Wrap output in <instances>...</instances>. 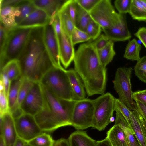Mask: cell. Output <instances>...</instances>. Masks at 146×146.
I'll list each match as a JSON object with an SVG mask.
<instances>
[{"instance_id": "cell-25", "label": "cell", "mask_w": 146, "mask_h": 146, "mask_svg": "<svg viewBox=\"0 0 146 146\" xmlns=\"http://www.w3.org/2000/svg\"><path fill=\"white\" fill-rule=\"evenodd\" d=\"M114 46V42L110 40L105 47L97 51L100 60L105 68L112 61L116 54Z\"/></svg>"}, {"instance_id": "cell-34", "label": "cell", "mask_w": 146, "mask_h": 146, "mask_svg": "<svg viewBox=\"0 0 146 146\" xmlns=\"http://www.w3.org/2000/svg\"><path fill=\"white\" fill-rule=\"evenodd\" d=\"M136 76L142 82L146 83V56L141 58L134 68Z\"/></svg>"}, {"instance_id": "cell-7", "label": "cell", "mask_w": 146, "mask_h": 146, "mask_svg": "<svg viewBox=\"0 0 146 146\" xmlns=\"http://www.w3.org/2000/svg\"><path fill=\"white\" fill-rule=\"evenodd\" d=\"M133 69L131 67L118 68L113 81L114 88L119 96L118 99L131 110H137L135 102L133 98L131 77Z\"/></svg>"}, {"instance_id": "cell-39", "label": "cell", "mask_w": 146, "mask_h": 146, "mask_svg": "<svg viewBox=\"0 0 146 146\" xmlns=\"http://www.w3.org/2000/svg\"><path fill=\"white\" fill-rule=\"evenodd\" d=\"M131 0H116L114 5L119 13L125 14L129 13L131 6Z\"/></svg>"}, {"instance_id": "cell-17", "label": "cell", "mask_w": 146, "mask_h": 146, "mask_svg": "<svg viewBox=\"0 0 146 146\" xmlns=\"http://www.w3.org/2000/svg\"><path fill=\"white\" fill-rule=\"evenodd\" d=\"M66 0H31L37 8L40 9L47 14L50 19L58 14Z\"/></svg>"}, {"instance_id": "cell-8", "label": "cell", "mask_w": 146, "mask_h": 146, "mask_svg": "<svg viewBox=\"0 0 146 146\" xmlns=\"http://www.w3.org/2000/svg\"><path fill=\"white\" fill-rule=\"evenodd\" d=\"M94 109V100L85 98L76 100L72 113L71 126L78 130L92 127Z\"/></svg>"}, {"instance_id": "cell-16", "label": "cell", "mask_w": 146, "mask_h": 146, "mask_svg": "<svg viewBox=\"0 0 146 146\" xmlns=\"http://www.w3.org/2000/svg\"><path fill=\"white\" fill-rule=\"evenodd\" d=\"M50 18L43 10L36 8L21 21L17 27L35 28L43 27L48 23Z\"/></svg>"}, {"instance_id": "cell-18", "label": "cell", "mask_w": 146, "mask_h": 146, "mask_svg": "<svg viewBox=\"0 0 146 146\" xmlns=\"http://www.w3.org/2000/svg\"><path fill=\"white\" fill-rule=\"evenodd\" d=\"M67 73L75 100H80L86 98L84 86L78 74L73 69L67 70Z\"/></svg>"}, {"instance_id": "cell-44", "label": "cell", "mask_w": 146, "mask_h": 146, "mask_svg": "<svg viewBox=\"0 0 146 146\" xmlns=\"http://www.w3.org/2000/svg\"><path fill=\"white\" fill-rule=\"evenodd\" d=\"M100 0H76L78 4L82 8L90 12Z\"/></svg>"}, {"instance_id": "cell-48", "label": "cell", "mask_w": 146, "mask_h": 146, "mask_svg": "<svg viewBox=\"0 0 146 146\" xmlns=\"http://www.w3.org/2000/svg\"><path fill=\"white\" fill-rule=\"evenodd\" d=\"M134 35L141 41L146 49V27L139 28Z\"/></svg>"}, {"instance_id": "cell-57", "label": "cell", "mask_w": 146, "mask_h": 146, "mask_svg": "<svg viewBox=\"0 0 146 146\" xmlns=\"http://www.w3.org/2000/svg\"><path fill=\"white\" fill-rule=\"evenodd\" d=\"M145 22L146 23V21H145Z\"/></svg>"}, {"instance_id": "cell-54", "label": "cell", "mask_w": 146, "mask_h": 146, "mask_svg": "<svg viewBox=\"0 0 146 146\" xmlns=\"http://www.w3.org/2000/svg\"><path fill=\"white\" fill-rule=\"evenodd\" d=\"M138 1L146 9V0H138Z\"/></svg>"}, {"instance_id": "cell-10", "label": "cell", "mask_w": 146, "mask_h": 146, "mask_svg": "<svg viewBox=\"0 0 146 146\" xmlns=\"http://www.w3.org/2000/svg\"><path fill=\"white\" fill-rule=\"evenodd\" d=\"M44 99L42 85L34 82L20 108L24 113L34 116L43 109Z\"/></svg>"}, {"instance_id": "cell-35", "label": "cell", "mask_w": 146, "mask_h": 146, "mask_svg": "<svg viewBox=\"0 0 146 146\" xmlns=\"http://www.w3.org/2000/svg\"><path fill=\"white\" fill-rule=\"evenodd\" d=\"M71 40L73 45L74 46L78 43L91 40V38L85 31L75 26L71 34Z\"/></svg>"}, {"instance_id": "cell-40", "label": "cell", "mask_w": 146, "mask_h": 146, "mask_svg": "<svg viewBox=\"0 0 146 146\" xmlns=\"http://www.w3.org/2000/svg\"><path fill=\"white\" fill-rule=\"evenodd\" d=\"M9 112L7 96L4 89H0V114L1 115Z\"/></svg>"}, {"instance_id": "cell-31", "label": "cell", "mask_w": 146, "mask_h": 146, "mask_svg": "<svg viewBox=\"0 0 146 146\" xmlns=\"http://www.w3.org/2000/svg\"><path fill=\"white\" fill-rule=\"evenodd\" d=\"M33 82L29 79L23 76L19 90L17 104L16 106L10 111L16 109H21L20 106L32 86Z\"/></svg>"}, {"instance_id": "cell-21", "label": "cell", "mask_w": 146, "mask_h": 146, "mask_svg": "<svg viewBox=\"0 0 146 146\" xmlns=\"http://www.w3.org/2000/svg\"><path fill=\"white\" fill-rule=\"evenodd\" d=\"M67 140L69 146H96V141L89 137L85 131H75Z\"/></svg>"}, {"instance_id": "cell-22", "label": "cell", "mask_w": 146, "mask_h": 146, "mask_svg": "<svg viewBox=\"0 0 146 146\" xmlns=\"http://www.w3.org/2000/svg\"><path fill=\"white\" fill-rule=\"evenodd\" d=\"M137 110L132 111L131 114V126L141 146H146L143 132Z\"/></svg>"}, {"instance_id": "cell-5", "label": "cell", "mask_w": 146, "mask_h": 146, "mask_svg": "<svg viewBox=\"0 0 146 146\" xmlns=\"http://www.w3.org/2000/svg\"><path fill=\"white\" fill-rule=\"evenodd\" d=\"M40 82L56 96L65 100H75L67 70L63 67L53 66Z\"/></svg>"}, {"instance_id": "cell-12", "label": "cell", "mask_w": 146, "mask_h": 146, "mask_svg": "<svg viewBox=\"0 0 146 146\" xmlns=\"http://www.w3.org/2000/svg\"><path fill=\"white\" fill-rule=\"evenodd\" d=\"M42 39L46 51L53 66L62 67L60 64L58 41L50 22L42 28Z\"/></svg>"}, {"instance_id": "cell-43", "label": "cell", "mask_w": 146, "mask_h": 146, "mask_svg": "<svg viewBox=\"0 0 146 146\" xmlns=\"http://www.w3.org/2000/svg\"><path fill=\"white\" fill-rule=\"evenodd\" d=\"M9 31L0 22V56L3 53L8 37Z\"/></svg>"}, {"instance_id": "cell-33", "label": "cell", "mask_w": 146, "mask_h": 146, "mask_svg": "<svg viewBox=\"0 0 146 146\" xmlns=\"http://www.w3.org/2000/svg\"><path fill=\"white\" fill-rule=\"evenodd\" d=\"M17 7L19 11V15L15 18L17 25L36 8L31 2V0H28L26 2Z\"/></svg>"}, {"instance_id": "cell-49", "label": "cell", "mask_w": 146, "mask_h": 146, "mask_svg": "<svg viewBox=\"0 0 146 146\" xmlns=\"http://www.w3.org/2000/svg\"><path fill=\"white\" fill-rule=\"evenodd\" d=\"M135 101L137 107V110L146 121V104L138 101Z\"/></svg>"}, {"instance_id": "cell-55", "label": "cell", "mask_w": 146, "mask_h": 146, "mask_svg": "<svg viewBox=\"0 0 146 146\" xmlns=\"http://www.w3.org/2000/svg\"><path fill=\"white\" fill-rule=\"evenodd\" d=\"M0 146H5L3 140L1 136L0 137Z\"/></svg>"}, {"instance_id": "cell-20", "label": "cell", "mask_w": 146, "mask_h": 146, "mask_svg": "<svg viewBox=\"0 0 146 146\" xmlns=\"http://www.w3.org/2000/svg\"><path fill=\"white\" fill-rule=\"evenodd\" d=\"M106 138L112 146H129L128 140L122 129L115 125L107 132Z\"/></svg>"}, {"instance_id": "cell-24", "label": "cell", "mask_w": 146, "mask_h": 146, "mask_svg": "<svg viewBox=\"0 0 146 146\" xmlns=\"http://www.w3.org/2000/svg\"><path fill=\"white\" fill-rule=\"evenodd\" d=\"M23 78L22 76L11 81L8 94L9 111L16 105L20 87Z\"/></svg>"}, {"instance_id": "cell-36", "label": "cell", "mask_w": 146, "mask_h": 146, "mask_svg": "<svg viewBox=\"0 0 146 146\" xmlns=\"http://www.w3.org/2000/svg\"><path fill=\"white\" fill-rule=\"evenodd\" d=\"M102 28L92 19L87 26L85 31L91 38L90 41L95 40L100 35Z\"/></svg>"}, {"instance_id": "cell-26", "label": "cell", "mask_w": 146, "mask_h": 146, "mask_svg": "<svg viewBox=\"0 0 146 146\" xmlns=\"http://www.w3.org/2000/svg\"><path fill=\"white\" fill-rule=\"evenodd\" d=\"M141 48V45L136 39H134L129 41L126 46L124 57L131 61H138L141 58L140 52Z\"/></svg>"}, {"instance_id": "cell-50", "label": "cell", "mask_w": 146, "mask_h": 146, "mask_svg": "<svg viewBox=\"0 0 146 146\" xmlns=\"http://www.w3.org/2000/svg\"><path fill=\"white\" fill-rule=\"evenodd\" d=\"M53 146H69L67 139L62 138L55 140Z\"/></svg>"}, {"instance_id": "cell-28", "label": "cell", "mask_w": 146, "mask_h": 146, "mask_svg": "<svg viewBox=\"0 0 146 146\" xmlns=\"http://www.w3.org/2000/svg\"><path fill=\"white\" fill-rule=\"evenodd\" d=\"M59 14L62 28L71 38V34L75 25L68 14L64 4L59 11Z\"/></svg>"}, {"instance_id": "cell-53", "label": "cell", "mask_w": 146, "mask_h": 146, "mask_svg": "<svg viewBox=\"0 0 146 146\" xmlns=\"http://www.w3.org/2000/svg\"><path fill=\"white\" fill-rule=\"evenodd\" d=\"M26 144L25 142L18 137L14 146H26Z\"/></svg>"}, {"instance_id": "cell-29", "label": "cell", "mask_w": 146, "mask_h": 146, "mask_svg": "<svg viewBox=\"0 0 146 146\" xmlns=\"http://www.w3.org/2000/svg\"><path fill=\"white\" fill-rule=\"evenodd\" d=\"M132 18L138 21H146V9L138 0H131L129 13Z\"/></svg>"}, {"instance_id": "cell-46", "label": "cell", "mask_w": 146, "mask_h": 146, "mask_svg": "<svg viewBox=\"0 0 146 146\" xmlns=\"http://www.w3.org/2000/svg\"><path fill=\"white\" fill-rule=\"evenodd\" d=\"M11 82L6 74L3 71H0V83L3 85L4 91L7 96Z\"/></svg>"}, {"instance_id": "cell-51", "label": "cell", "mask_w": 146, "mask_h": 146, "mask_svg": "<svg viewBox=\"0 0 146 146\" xmlns=\"http://www.w3.org/2000/svg\"><path fill=\"white\" fill-rule=\"evenodd\" d=\"M96 146H112L108 140L106 138L100 141H96Z\"/></svg>"}, {"instance_id": "cell-45", "label": "cell", "mask_w": 146, "mask_h": 146, "mask_svg": "<svg viewBox=\"0 0 146 146\" xmlns=\"http://www.w3.org/2000/svg\"><path fill=\"white\" fill-rule=\"evenodd\" d=\"M28 0H1L0 8L6 6L17 7Z\"/></svg>"}, {"instance_id": "cell-42", "label": "cell", "mask_w": 146, "mask_h": 146, "mask_svg": "<svg viewBox=\"0 0 146 146\" xmlns=\"http://www.w3.org/2000/svg\"><path fill=\"white\" fill-rule=\"evenodd\" d=\"M110 40L104 34H102L95 40L90 42L98 51L105 47Z\"/></svg>"}, {"instance_id": "cell-2", "label": "cell", "mask_w": 146, "mask_h": 146, "mask_svg": "<svg viewBox=\"0 0 146 146\" xmlns=\"http://www.w3.org/2000/svg\"><path fill=\"white\" fill-rule=\"evenodd\" d=\"M43 27L34 28L27 46L19 59L22 76L33 82H40L53 65L42 39Z\"/></svg>"}, {"instance_id": "cell-32", "label": "cell", "mask_w": 146, "mask_h": 146, "mask_svg": "<svg viewBox=\"0 0 146 146\" xmlns=\"http://www.w3.org/2000/svg\"><path fill=\"white\" fill-rule=\"evenodd\" d=\"M54 141L50 135L43 132L26 143L29 146H53Z\"/></svg>"}, {"instance_id": "cell-3", "label": "cell", "mask_w": 146, "mask_h": 146, "mask_svg": "<svg viewBox=\"0 0 146 146\" xmlns=\"http://www.w3.org/2000/svg\"><path fill=\"white\" fill-rule=\"evenodd\" d=\"M41 85L44 99V106L34 117L42 130L44 132H52L61 127L71 126L72 113L76 100L60 98Z\"/></svg>"}, {"instance_id": "cell-9", "label": "cell", "mask_w": 146, "mask_h": 146, "mask_svg": "<svg viewBox=\"0 0 146 146\" xmlns=\"http://www.w3.org/2000/svg\"><path fill=\"white\" fill-rule=\"evenodd\" d=\"M89 13L92 19L102 29L111 27L116 24L123 15L115 11L110 0H100Z\"/></svg>"}, {"instance_id": "cell-11", "label": "cell", "mask_w": 146, "mask_h": 146, "mask_svg": "<svg viewBox=\"0 0 146 146\" xmlns=\"http://www.w3.org/2000/svg\"><path fill=\"white\" fill-rule=\"evenodd\" d=\"M14 120L18 137L26 143L43 132L33 116L23 113Z\"/></svg>"}, {"instance_id": "cell-15", "label": "cell", "mask_w": 146, "mask_h": 146, "mask_svg": "<svg viewBox=\"0 0 146 146\" xmlns=\"http://www.w3.org/2000/svg\"><path fill=\"white\" fill-rule=\"evenodd\" d=\"M71 38L62 28L59 40V55L60 62L65 68H67L73 61L75 53Z\"/></svg>"}, {"instance_id": "cell-23", "label": "cell", "mask_w": 146, "mask_h": 146, "mask_svg": "<svg viewBox=\"0 0 146 146\" xmlns=\"http://www.w3.org/2000/svg\"><path fill=\"white\" fill-rule=\"evenodd\" d=\"M1 71L6 74L11 81L22 76L21 63L18 59L9 61L0 69Z\"/></svg>"}, {"instance_id": "cell-4", "label": "cell", "mask_w": 146, "mask_h": 146, "mask_svg": "<svg viewBox=\"0 0 146 146\" xmlns=\"http://www.w3.org/2000/svg\"><path fill=\"white\" fill-rule=\"evenodd\" d=\"M34 28L17 27L9 31L3 54L0 69L9 61L18 59L26 47Z\"/></svg>"}, {"instance_id": "cell-38", "label": "cell", "mask_w": 146, "mask_h": 146, "mask_svg": "<svg viewBox=\"0 0 146 146\" xmlns=\"http://www.w3.org/2000/svg\"><path fill=\"white\" fill-rule=\"evenodd\" d=\"M119 112L125 119L128 124L131 126V110L118 99L116 98L115 111Z\"/></svg>"}, {"instance_id": "cell-19", "label": "cell", "mask_w": 146, "mask_h": 146, "mask_svg": "<svg viewBox=\"0 0 146 146\" xmlns=\"http://www.w3.org/2000/svg\"><path fill=\"white\" fill-rule=\"evenodd\" d=\"M19 14L17 7L6 6L0 8V22L8 30L16 27L15 18Z\"/></svg>"}, {"instance_id": "cell-47", "label": "cell", "mask_w": 146, "mask_h": 146, "mask_svg": "<svg viewBox=\"0 0 146 146\" xmlns=\"http://www.w3.org/2000/svg\"><path fill=\"white\" fill-rule=\"evenodd\" d=\"M133 98L135 101H138L146 104V89L133 92Z\"/></svg>"}, {"instance_id": "cell-6", "label": "cell", "mask_w": 146, "mask_h": 146, "mask_svg": "<svg viewBox=\"0 0 146 146\" xmlns=\"http://www.w3.org/2000/svg\"><path fill=\"white\" fill-rule=\"evenodd\" d=\"M115 98L107 92L101 95L94 100V109L92 127L99 131L105 129L111 122L115 111Z\"/></svg>"}, {"instance_id": "cell-14", "label": "cell", "mask_w": 146, "mask_h": 146, "mask_svg": "<svg viewBox=\"0 0 146 146\" xmlns=\"http://www.w3.org/2000/svg\"><path fill=\"white\" fill-rule=\"evenodd\" d=\"M108 39L114 41H124L131 37L128 28L125 14H123L120 21L113 26L102 29Z\"/></svg>"}, {"instance_id": "cell-27", "label": "cell", "mask_w": 146, "mask_h": 146, "mask_svg": "<svg viewBox=\"0 0 146 146\" xmlns=\"http://www.w3.org/2000/svg\"><path fill=\"white\" fill-rule=\"evenodd\" d=\"M116 124L124 131L128 140L129 146H141L131 127L124 118H119L117 121Z\"/></svg>"}, {"instance_id": "cell-13", "label": "cell", "mask_w": 146, "mask_h": 146, "mask_svg": "<svg viewBox=\"0 0 146 146\" xmlns=\"http://www.w3.org/2000/svg\"><path fill=\"white\" fill-rule=\"evenodd\" d=\"M0 136L5 146H14L18 138L15 120L10 112L0 115Z\"/></svg>"}, {"instance_id": "cell-37", "label": "cell", "mask_w": 146, "mask_h": 146, "mask_svg": "<svg viewBox=\"0 0 146 146\" xmlns=\"http://www.w3.org/2000/svg\"><path fill=\"white\" fill-rule=\"evenodd\" d=\"M64 5L75 25L78 10V4L76 0H66Z\"/></svg>"}, {"instance_id": "cell-30", "label": "cell", "mask_w": 146, "mask_h": 146, "mask_svg": "<svg viewBox=\"0 0 146 146\" xmlns=\"http://www.w3.org/2000/svg\"><path fill=\"white\" fill-rule=\"evenodd\" d=\"M92 19L89 13L78 4V10L75 26L79 29L85 31L87 26Z\"/></svg>"}, {"instance_id": "cell-56", "label": "cell", "mask_w": 146, "mask_h": 146, "mask_svg": "<svg viewBox=\"0 0 146 146\" xmlns=\"http://www.w3.org/2000/svg\"><path fill=\"white\" fill-rule=\"evenodd\" d=\"M26 146H29V145H28L26 143Z\"/></svg>"}, {"instance_id": "cell-52", "label": "cell", "mask_w": 146, "mask_h": 146, "mask_svg": "<svg viewBox=\"0 0 146 146\" xmlns=\"http://www.w3.org/2000/svg\"><path fill=\"white\" fill-rule=\"evenodd\" d=\"M140 118L146 145V121L140 114Z\"/></svg>"}, {"instance_id": "cell-1", "label": "cell", "mask_w": 146, "mask_h": 146, "mask_svg": "<svg viewBox=\"0 0 146 146\" xmlns=\"http://www.w3.org/2000/svg\"><path fill=\"white\" fill-rule=\"evenodd\" d=\"M74 69L84 84L88 96L104 93L106 69L102 64L98 51L90 42L80 45L75 52Z\"/></svg>"}, {"instance_id": "cell-41", "label": "cell", "mask_w": 146, "mask_h": 146, "mask_svg": "<svg viewBox=\"0 0 146 146\" xmlns=\"http://www.w3.org/2000/svg\"><path fill=\"white\" fill-rule=\"evenodd\" d=\"M50 23L53 27L59 42L62 33V27L59 13L53 18L50 19Z\"/></svg>"}]
</instances>
